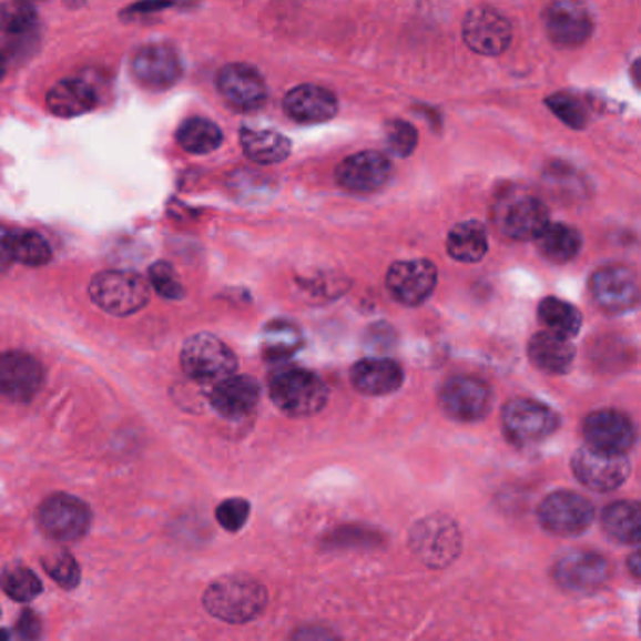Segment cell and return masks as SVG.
I'll list each match as a JSON object with an SVG mask.
<instances>
[{
  "instance_id": "1",
  "label": "cell",
  "mask_w": 641,
  "mask_h": 641,
  "mask_svg": "<svg viewBox=\"0 0 641 641\" xmlns=\"http://www.w3.org/2000/svg\"><path fill=\"white\" fill-rule=\"evenodd\" d=\"M210 615L232 624L251 623L267 606V591L258 580L243 573L224 576L213 581L204 594Z\"/></svg>"
},
{
  "instance_id": "2",
  "label": "cell",
  "mask_w": 641,
  "mask_h": 641,
  "mask_svg": "<svg viewBox=\"0 0 641 641\" xmlns=\"http://www.w3.org/2000/svg\"><path fill=\"white\" fill-rule=\"evenodd\" d=\"M272 401L284 414L294 418H307L326 407V384L315 373L307 369H284L269 383Z\"/></svg>"
},
{
  "instance_id": "3",
  "label": "cell",
  "mask_w": 641,
  "mask_h": 641,
  "mask_svg": "<svg viewBox=\"0 0 641 641\" xmlns=\"http://www.w3.org/2000/svg\"><path fill=\"white\" fill-rule=\"evenodd\" d=\"M408 542L414 556L427 567L445 568L456 561L461 551V532L454 519L433 513L414 525Z\"/></svg>"
},
{
  "instance_id": "4",
  "label": "cell",
  "mask_w": 641,
  "mask_h": 641,
  "mask_svg": "<svg viewBox=\"0 0 641 641\" xmlns=\"http://www.w3.org/2000/svg\"><path fill=\"white\" fill-rule=\"evenodd\" d=\"M91 299L113 316H130L149 303L151 288L147 281L132 272H102L91 283Z\"/></svg>"
},
{
  "instance_id": "5",
  "label": "cell",
  "mask_w": 641,
  "mask_h": 641,
  "mask_svg": "<svg viewBox=\"0 0 641 641\" xmlns=\"http://www.w3.org/2000/svg\"><path fill=\"white\" fill-rule=\"evenodd\" d=\"M181 367L197 383H221L237 369V358L223 340L211 334H197L181 350Z\"/></svg>"
},
{
  "instance_id": "6",
  "label": "cell",
  "mask_w": 641,
  "mask_h": 641,
  "mask_svg": "<svg viewBox=\"0 0 641 641\" xmlns=\"http://www.w3.org/2000/svg\"><path fill=\"white\" fill-rule=\"evenodd\" d=\"M561 426L553 408L535 399H513L502 410V429L510 442L530 446L551 437Z\"/></svg>"
},
{
  "instance_id": "7",
  "label": "cell",
  "mask_w": 641,
  "mask_h": 641,
  "mask_svg": "<svg viewBox=\"0 0 641 641\" xmlns=\"http://www.w3.org/2000/svg\"><path fill=\"white\" fill-rule=\"evenodd\" d=\"M91 519V508L67 494L51 495L38 510V527L55 542H75L85 537Z\"/></svg>"
},
{
  "instance_id": "8",
  "label": "cell",
  "mask_w": 641,
  "mask_h": 641,
  "mask_svg": "<svg viewBox=\"0 0 641 641\" xmlns=\"http://www.w3.org/2000/svg\"><path fill=\"white\" fill-rule=\"evenodd\" d=\"M538 521L557 537H578L594 521L592 502L572 491H556L538 506Z\"/></svg>"
},
{
  "instance_id": "9",
  "label": "cell",
  "mask_w": 641,
  "mask_h": 641,
  "mask_svg": "<svg viewBox=\"0 0 641 641\" xmlns=\"http://www.w3.org/2000/svg\"><path fill=\"white\" fill-rule=\"evenodd\" d=\"M610 562L606 557L587 549H576L562 556L553 567V580L562 591L591 594L610 580Z\"/></svg>"
},
{
  "instance_id": "10",
  "label": "cell",
  "mask_w": 641,
  "mask_h": 641,
  "mask_svg": "<svg viewBox=\"0 0 641 641\" xmlns=\"http://www.w3.org/2000/svg\"><path fill=\"white\" fill-rule=\"evenodd\" d=\"M572 470L581 486L599 494L621 488L630 475V461L624 456L606 454L583 446L572 457Z\"/></svg>"
},
{
  "instance_id": "11",
  "label": "cell",
  "mask_w": 641,
  "mask_h": 641,
  "mask_svg": "<svg viewBox=\"0 0 641 641\" xmlns=\"http://www.w3.org/2000/svg\"><path fill=\"white\" fill-rule=\"evenodd\" d=\"M512 23L489 7L472 8L462 21V38L478 55L497 57L512 42Z\"/></svg>"
},
{
  "instance_id": "12",
  "label": "cell",
  "mask_w": 641,
  "mask_h": 641,
  "mask_svg": "<svg viewBox=\"0 0 641 641\" xmlns=\"http://www.w3.org/2000/svg\"><path fill=\"white\" fill-rule=\"evenodd\" d=\"M591 296L606 313H627L638 305L640 284L629 265H606L592 273Z\"/></svg>"
},
{
  "instance_id": "13",
  "label": "cell",
  "mask_w": 641,
  "mask_h": 641,
  "mask_svg": "<svg viewBox=\"0 0 641 641\" xmlns=\"http://www.w3.org/2000/svg\"><path fill=\"white\" fill-rule=\"evenodd\" d=\"M130 72L134 80L151 91H164L183 75V62L177 51L166 43H147L132 57Z\"/></svg>"
},
{
  "instance_id": "14",
  "label": "cell",
  "mask_w": 641,
  "mask_h": 641,
  "mask_svg": "<svg viewBox=\"0 0 641 641\" xmlns=\"http://www.w3.org/2000/svg\"><path fill=\"white\" fill-rule=\"evenodd\" d=\"M549 223L548 207L542 200L530 194L506 196L497 207L500 234L508 240H535Z\"/></svg>"
},
{
  "instance_id": "15",
  "label": "cell",
  "mask_w": 641,
  "mask_h": 641,
  "mask_svg": "<svg viewBox=\"0 0 641 641\" xmlns=\"http://www.w3.org/2000/svg\"><path fill=\"white\" fill-rule=\"evenodd\" d=\"M438 273L429 260H401L386 273L389 294L408 307L427 302L437 286Z\"/></svg>"
},
{
  "instance_id": "16",
  "label": "cell",
  "mask_w": 641,
  "mask_h": 641,
  "mask_svg": "<svg viewBox=\"0 0 641 641\" xmlns=\"http://www.w3.org/2000/svg\"><path fill=\"white\" fill-rule=\"evenodd\" d=\"M440 407L450 418L465 424L480 421L491 408V389L476 377H451L440 389Z\"/></svg>"
},
{
  "instance_id": "17",
  "label": "cell",
  "mask_w": 641,
  "mask_h": 641,
  "mask_svg": "<svg viewBox=\"0 0 641 641\" xmlns=\"http://www.w3.org/2000/svg\"><path fill=\"white\" fill-rule=\"evenodd\" d=\"M581 431L589 448L615 456H624L635 440V429L629 416L611 408L589 414L583 419Z\"/></svg>"
},
{
  "instance_id": "18",
  "label": "cell",
  "mask_w": 641,
  "mask_h": 641,
  "mask_svg": "<svg viewBox=\"0 0 641 641\" xmlns=\"http://www.w3.org/2000/svg\"><path fill=\"white\" fill-rule=\"evenodd\" d=\"M391 162L378 151H362L350 154L340 162L335 172V180L345 191L356 194H373L388 185L391 180Z\"/></svg>"
},
{
  "instance_id": "19",
  "label": "cell",
  "mask_w": 641,
  "mask_h": 641,
  "mask_svg": "<svg viewBox=\"0 0 641 641\" xmlns=\"http://www.w3.org/2000/svg\"><path fill=\"white\" fill-rule=\"evenodd\" d=\"M218 93L232 108L240 112H254L267 99V85L258 70L251 64L234 62L226 64L216 78Z\"/></svg>"
},
{
  "instance_id": "20",
  "label": "cell",
  "mask_w": 641,
  "mask_h": 641,
  "mask_svg": "<svg viewBox=\"0 0 641 641\" xmlns=\"http://www.w3.org/2000/svg\"><path fill=\"white\" fill-rule=\"evenodd\" d=\"M43 384V367L27 352L0 354V395L10 401H31Z\"/></svg>"
},
{
  "instance_id": "21",
  "label": "cell",
  "mask_w": 641,
  "mask_h": 641,
  "mask_svg": "<svg viewBox=\"0 0 641 641\" xmlns=\"http://www.w3.org/2000/svg\"><path fill=\"white\" fill-rule=\"evenodd\" d=\"M543 26L557 48H580L592 34L591 13L578 2H556L543 13Z\"/></svg>"
},
{
  "instance_id": "22",
  "label": "cell",
  "mask_w": 641,
  "mask_h": 641,
  "mask_svg": "<svg viewBox=\"0 0 641 641\" xmlns=\"http://www.w3.org/2000/svg\"><path fill=\"white\" fill-rule=\"evenodd\" d=\"M284 112L296 123H327L339 112V100L329 89L305 83L284 96Z\"/></svg>"
},
{
  "instance_id": "23",
  "label": "cell",
  "mask_w": 641,
  "mask_h": 641,
  "mask_svg": "<svg viewBox=\"0 0 641 641\" xmlns=\"http://www.w3.org/2000/svg\"><path fill=\"white\" fill-rule=\"evenodd\" d=\"M211 405L228 419L245 418L260 401V386L247 375H232L216 383L211 389Z\"/></svg>"
},
{
  "instance_id": "24",
  "label": "cell",
  "mask_w": 641,
  "mask_h": 641,
  "mask_svg": "<svg viewBox=\"0 0 641 641\" xmlns=\"http://www.w3.org/2000/svg\"><path fill=\"white\" fill-rule=\"evenodd\" d=\"M350 380L359 394L388 395L401 388L405 373L394 359L365 358L352 367Z\"/></svg>"
},
{
  "instance_id": "25",
  "label": "cell",
  "mask_w": 641,
  "mask_h": 641,
  "mask_svg": "<svg viewBox=\"0 0 641 641\" xmlns=\"http://www.w3.org/2000/svg\"><path fill=\"white\" fill-rule=\"evenodd\" d=\"M45 104L57 118H80L96 108V93L87 81L69 78L51 87Z\"/></svg>"
},
{
  "instance_id": "26",
  "label": "cell",
  "mask_w": 641,
  "mask_h": 641,
  "mask_svg": "<svg viewBox=\"0 0 641 641\" xmlns=\"http://www.w3.org/2000/svg\"><path fill=\"white\" fill-rule=\"evenodd\" d=\"M529 358L543 373L564 375L572 369L576 348L570 340L542 332L532 335V339L529 340Z\"/></svg>"
},
{
  "instance_id": "27",
  "label": "cell",
  "mask_w": 641,
  "mask_h": 641,
  "mask_svg": "<svg viewBox=\"0 0 641 641\" xmlns=\"http://www.w3.org/2000/svg\"><path fill=\"white\" fill-rule=\"evenodd\" d=\"M241 147L256 164H278L291 156L288 138L269 129H241Z\"/></svg>"
},
{
  "instance_id": "28",
  "label": "cell",
  "mask_w": 641,
  "mask_h": 641,
  "mask_svg": "<svg viewBox=\"0 0 641 641\" xmlns=\"http://www.w3.org/2000/svg\"><path fill=\"white\" fill-rule=\"evenodd\" d=\"M535 241L540 254L551 264H567L581 248L580 232L562 223H548Z\"/></svg>"
},
{
  "instance_id": "29",
  "label": "cell",
  "mask_w": 641,
  "mask_h": 641,
  "mask_svg": "<svg viewBox=\"0 0 641 641\" xmlns=\"http://www.w3.org/2000/svg\"><path fill=\"white\" fill-rule=\"evenodd\" d=\"M606 535L617 542L635 546L641 538V510L635 500H617L602 513Z\"/></svg>"
},
{
  "instance_id": "30",
  "label": "cell",
  "mask_w": 641,
  "mask_h": 641,
  "mask_svg": "<svg viewBox=\"0 0 641 641\" xmlns=\"http://www.w3.org/2000/svg\"><path fill=\"white\" fill-rule=\"evenodd\" d=\"M488 232L476 221L457 224L446 241V251L451 258L462 264H476L488 254Z\"/></svg>"
},
{
  "instance_id": "31",
  "label": "cell",
  "mask_w": 641,
  "mask_h": 641,
  "mask_svg": "<svg viewBox=\"0 0 641 641\" xmlns=\"http://www.w3.org/2000/svg\"><path fill=\"white\" fill-rule=\"evenodd\" d=\"M538 316L543 326L548 327L549 334L567 340L580 334L583 324L580 311L559 297H543L538 305Z\"/></svg>"
},
{
  "instance_id": "32",
  "label": "cell",
  "mask_w": 641,
  "mask_h": 641,
  "mask_svg": "<svg viewBox=\"0 0 641 641\" xmlns=\"http://www.w3.org/2000/svg\"><path fill=\"white\" fill-rule=\"evenodd\" d=\"M303 346L299 327L286 318L272 320L264 327V358L269 362H283L294 356Z\"/></svg>"
},
{
  "instance_id": "33",
  "label": "cell",
  "mask_w": 641,
  "mask_h": 641,
  "mask_svg": "<svg viewBox=\"0 0 641 641\" xmlns=\"http://www.w3.org/2000/svg\"><path fill=\"white\" fill-rule=\"evenodd\" d=\"M177 142L186 153L207 154L221 147L223 130L210 119H189L177 130Z\"/></svg>"
},
{
  "instance_id": "34",
  "label": "cell",
  "mask_w": 641,
  "mask_h": 641,
  "mask_svg": "<svg viewBox=\"0 0 641 641\" xmlns=\"http://www.w3.org/2000/svg\"><path fill=\"white\" fill-rule=\"evenodd\" d=\"M12 256L13 262L38 267L50 262L51 248L48 241L37 232L18 230V232H12Z\"/></svg>"
},
{
  "instance_id": "35",
  "label": "cell",
  "mask_w": 641,
  "mask_h": 641,
  "mask_svg": "<svg viewBox=\"0 0 641 641\" xmlns=\"http://www.w3.org/2000/svg\"><path fill=\"white\" fill-rule=\"evenodd\" d=\"M0 587L10 599L18 600V602H31L42 592V581L37 573L21 564L4 570V573L0 576Z\"/></svg>"
},
{
  "instance_id": "36",
  "label": "cell",
  "mask_w": 641,
  "mask_h": 641,
  "mask_svg": "<svg viewBox=\"0 0 641 641\" xmlns=\"http://www.w3.org/2000/svg\"><path fill=\"white\" fill-rule=\"evenodd\" d=\"M37 26V8L29 2H4L0 4V31L7 34H26Z\"/></svg>"
},
{
  "instance_id": "37",
  "label": "cell",
  "mask_w": 641,
  "mask_h": 641,
  "mask_svg": "<svg viewBox=\"0 0 641 641\" xmlns=\"http://www.w3.org/2000/svg\"><path fill=\"white\" fill-rule=\"evenodd\" d=\"M549 112L553 113L556 118L561 119L562 123L570 126V129H586L587 124V108L581 104L580 99H576L570 93L551 94L548 100Z\"/></svg>"
},
{
  "instance_id": "38",
  "label": "cell",
  "mask_w": 641,
  "mask_h": 641,
  "mask_svg": "<svg viewBox=\"0 0 641 641\" xmlns=\"http://www.w3.org/2000/svg\"><path fill=\"white\" fill-rule=\"evenodd\" d=\"M43 568L45 572L50 573L51 580L55 581L57 586L62 589H75L80 586V564L74 557L70 556L69 551H59L55 556H50L43 559Z\"/></svg>"
},
{
  "instance_id": "39",
  "label": "cell",
  "mask_w": 641,
  "mask_h": 641,
  "mask_svg": "<svg viewBox=\"0 0 641 641\" xmlns=\"http://www.w3.org/2000/svg\"><path fill=\"white\" fill-rule=\"evenodd\" d=\"M384 142L395 156H410L418 145V132L407 121H388L384 124Z\"/></svg>"
},
{
  "instance_id": "40",
  "label": "cell",
  "mask_w": 641,
  "mask_h": 641,
  "mask_svg": "<svg viewBox=\"0 0 641 641\" xmlns=\"http://www.w3.org/2000/svg\"><path fill=\"white\" fill-rule=\"evenodd\" d=\"M215 516L216 521L224 530L240 532L247 523L248 516H251V505L245 499L223 500L216 508Z\"/></svg>"
},
{
  "instance_id": "41",
  "label": "cell",
  "mask_w": 641,
  "mask_h": 641,
  "mask_svg": "<svg viewBox=\"0 0 641 641\" xmlns=\"http://www.w3.org/2000/svg\"><path fill=\"white\" fill-rule=\"evenodd\" d=\"M149 278L153 284L156 294H161L166 299H181L185 296V291L177 281V275L173 272V267L166 262H159V264L151 265L149 269Z\"/></svg>"
},
{
  "instance_id": "42",
  "label": "cell",
  "mask_w": 641,
  "mask_h": 641,
  "mask_svg": "<svg viewBox=\"0 0 641 641\" xmlns=\"http://www.w3.org/2000/svg\"><path fill=\"white\" fill-rule=\"evenodd\" d=\"M19 640L21 641H37L42 634V621L34 611L26 610L19 617L18 627Z\"/></svg>"
},
{
  "instance_id": "43",
  "label": "cell",
  "mask_w": 641,
  "mask_h": 641,
  "mask_svg": "<svg viewBox=\"0 0 641 641\" xmlns=\"http://www.w3.org/2000/svg\"><path fill=\"white\" fill-rule=\"evenodd\" d=\"M292 641H340L332 630L320 624H307L297 629L292 635Z\"/></svg>"
},
{
  "instance_id": "44",
  "label": "cell",
  "mask_w": 641,
  "mask_h": 641,
  "mask_svg": "<svg viewBox=\"0 0 641 641\" xmlns=\"http://www.w3.org/2000/svg\"><path fill=\"white\" fill-rule=\"evenodd\" d=\"M13 264L12 232L0 226V275Z\"/></svg>"
},
{
  "instance_id": "45",
  "label": "cell",
  "mask_w": 641,
  "mask_h": 641,
  "mask_svg": "<svg viewBox=\"0 0 641 641\" xmlns=\"http://www.w3.org/2000/svg\"><path fill=\"white\" fill-rule=\"evenodd\" d=\"M629 567L630 572H632V576H634L635 580H640L641 564H640V553H638V551H634V553H632V557H630Z\"/></svg>"
},
{
  "instance_id": "46",
  "label": "cell",
  "mask_w": 641,
  "mask_h": 641,
  "mask_svg": "<svg viewBox=\"0 0 641 641\" xmlns=\"http://www.w3.org/2000/svg\"><path fill=\"white\" fill-rule=\"evenodd\" d=\"M7 74V61H4V55H2V51H0V81Z\"/></svg>"
},
{
  "instance_id": "47",
  "label": "cell",
  "mask_w": 641,
  "mask_h": 641,
  "mask_svg": "<svg viewBox=\"0 0 641 641\" xmlns=\"http://www.w3.org/2000/svg\"><path fill=\"white\" fill-rule=\"evenodd\" d=\"M0 641H10V632L8 630H0Z\"/></svg>"
}]
</instances>
